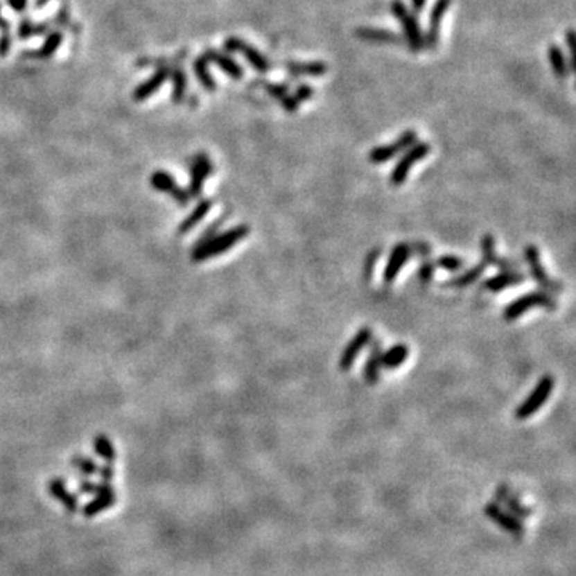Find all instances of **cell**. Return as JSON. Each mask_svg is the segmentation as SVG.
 Listing matches in <instances>:
<instances>
[{
	"instance_id": "46",
	"label": "cell",
	"mask_w": 576,
	"mask_h": 576,
	"mask_svg": "<svg viewBox=\"0 0 576 576\" xmlns=\"http://www.w3.org/2000/svg\"><path fill=\"white\" fill-rule=\"evenodd\" d=\"M46 2H49V0H35V7H44Z\"/></svg>"
},
{
	"instance_id": "7",
	"label": "cell",
	"mask_w": 576,
	"mask_h": 576,
	"mask_svg": "<svg viewBox=\"0 0 576 576\" xmlns=\"http://www.w3.org/2000/svg\"><path fill=\"white\" fill-rule=\"evenodd\" d=\"M417 141H418L417 132H414V130H407V132H403L401 137H399L396 141H392L391 144H381V146L370 149V152H368V160L375 165L386 164L389 162V160H392L394 157H397L399 154L405 152V150L410 146H413Z\"/></svg>"
},
{
	"instance_id": "16",
	"label": "cell",
	"mask_w": 576,
	"mask_h": 576,
	"mask_svg": "<svg viewBox=\"0 0 576 576\" xmlns=\"http://www.w3.org/2000/svg\"><path fill=\"white\" fill-rule=\"evenodd\" d=\"M480 250H482V263H485V266H495L498 269H503V271H518L521 269V264L514 259L501 258L496 255L495 252V237L491 234H485L482 237L480 242Z\"/></svg>"
},
{
	"instance_id": "3",
	"label": "cell",
	"mask_w": 576,
	"mask_h": 576,
	"mask_svg": "<svg viewBox=\"0 0 576 576\" xmlns=\"http://www.w3.org/2000/svg\"><path fill=\"white\" fill-rule=\"evenodd\" d=\"M391 13L397 21H401L403 29V39H405V42L410 49H412V51H414V53L421 51L424 49V34L417 17L408 12L407 5L403 3L402 0H392Z\"/></svg>"
},
{
	"instance_id": "10",
	"label": "cell",
	"mask_w": 576,
	"mask_h": 576,
	"mask_svg": "<svg viewBox=\"0 0 576 576\" xmlns=\"http://www.w3.org/2000/svg\"><path fill=\"white\" fill-rule=\"evenodd\" d=\"M149 184L152 186L155 191L164 192V194H168L173 197V200L178 202L181 207H186L189 204L191 197L188 194V191L180 188V186L176 184L173 175H170L168 171H164V170L154 171L149 178Z\"/></svg>"
},
{
	"instance_id": "15",
	"label": "cell",
	"mask_w": 576,
	"mask_h": 576,
	"mask_svg": "<svg viewBox=\"0 0 576 576\" xmlns=\"http://www.w3.org/2000/svg\"><path fill=\"white\" fill-rule=\"evenodd\" d=\"M410 256H412V247H410L408 243H399V245L392 248L386 268H384V271H383L384 283L391 285L394 280L397 279V276L401 274V271L407 264Z\"/></svg>"
},
{
	"instance_id": "34",
	"label": "cell",
	"mask_w": 576,
	"mask_h": 576,
	"mask_svg": "<svg viewBox=\"0 0 576 576\" xmlns=\"http://www.w3.org/2000/svg\"><path fill=\"white\" fill-rule=\"evenodd\" d=\"M72 466H74V468L85 477H90L93 474H96L98 469H100L96 466L95 461L87 458V456H77V458L72 460Z\"/></svg>"
},
{
	"instance_id": "11",
	"label": "cell",
	"mask_w": 576,
	"mask_h": 576,
	"mask_svg": "<svg viewBox=\"0 0 576 576\" xmlns=\"http://www.w3.org/2000/svg\"><path fill=\"white\" fill-rule=\"evenodd\" d=\"M372 340H373L372 329H368V326H363V329L357 330L354 338L347 342L346 347L341 352L340 370L341 372H349L352 368V365H354L357 356H359L360 352L365 349V346L370 344Z\"/></svg>"
},
{
	"instance_id": "5",
	"label": "cell",
	"mask_w": 576,
	"mask_h": 576,
	"mask_svg": "<svg viewBox=\"0 0 576 576\" xmlns=\"http://www.w3.org/2000/svg\"><path fill=\"white\" fill-rule=\"evenodd\" d=\"M429 152H430V146L424 141L421 143L417 141L413 146H410L405 150V154H402V157L399 159L396 167H394L391 171V178H389L391 184L399 188V186H402L403 183H405L410 171H412V168L414 167V164H418L419 160L426 159Z\"/></svg>"
},
{
	"instance_id": "38",
	"label": "cell",
	"mask_w": 576,
	"mask_h": 576,
	"mask_svg": "<svg viewBox=\"0 0 576 576\" xmlns=\"http://www.w3.org/2000/svg\"><path fill=\"white\" fill-rule=\"evenodd\" d=\"M434 271H435V264L434 261H423L421 266H419V280L424 283H428L430 279L434 276Z\"/></svg>"
},
{
	"instance_id": "35",
	"label": "cell",
	"mask_w": 576,
	"mask_h": 576,
	"mask_svg": "<svg viewBox=\"0 0 576 576\" xmlns=\"http://www.w3.org/2000/svg\"><path fill=\"white\" fill-rule=\"evenodd\" d=\"M46 30V24H34L30 23L29 19H23L21 23L18 26V35L19 39H28L30 35H35V34H44Z\"/></svg>"
},
{
	"instance_id": "36",
	"label": "cell",
	"mask_w": 576,
	"mask_h": 576,
	"mask_svg": "<svg viewBox=\"0 0 576 576\" xmlns=\"http://www.w3.org/2000/svg\"><path fill=\"white\" fill-rule=\"evenodd\" d=\"M186 93V76L183 71H175L173 74V101L180 103Z\"/></svg>"
},
{
	"instance_id": "42",
	"label": "cell",
	"mask_w": 576,
	"mask_h": 576,
	"mask_svg": "<svg viewBox=\"0 0 576 576\" xmlns=\"http://www.w3.org/2000/svg\"><path fill=\"white\" fill-rule=\"evenodd\" d=\"M8 7L15 10V12L18 13H23L26 7H28V0H7Z\"/></svg>"
},
{
	"instance_id": "2",
	"label": "cell",
	"mask_w": 576,
	"mask_h": 576,
	"mask_svg": "<svg viewBox=\"0 0 576 576\" xmlns=\"http://www.w3.org/2000/svg\"><path fill=\"white\" fill-rule=\"evenodd\" d=\"M533 308L555 311L557 309V299L554 298V295L544 292V290H533V292H528L525 295H522V297L511 301V303L506 306L503 315H505V319L507 322H514L518 317H522L523 314L532 311Z\"/></svg>"
},
{
	"instance_id": "32",
	"label": "cell",
	"mask_w": 576,
	"mask_h": 576,
	"mask_svg": "<svg viewBox=\"0 0 576 576\" xmlns=\"http://www.w3.org/2000/svg\"><path fill=\"white\" fill-rule=\"evenodd\" d=\"M434 264L440 269H444V271H450V272H458L461 271L466 266V261L463 258L456 256V255H442L435 259Z\"/></svg>"
},
{
	"instance_id": "45",
	"label": "cell",
	"mask_w": 576,
	"mask_h": 576,
	"mask_svg": "<svg viewBox=\"0 0 576 576\" xmlns=\"http://www.w3.org/2000/svg\"><path fill=\"white\" fill-rule=\"evenodd\" d=\"M428 0H412V7L414 13H421L424 8H426Z\"/></svg>"
},
{
	"instance_id": "6",
	"label": "cell",
	"mask_w": 576,
	"mask_h": 576,
	"mask_svg": "<svg viewBox=\"0 0 576 576\" xmlns=\"http://www.w3.org/2000/svg\"><path fill=\"white\" fill-rule=\"evenodd\" d=\"M523 256H525V261L528 264V268H530V276L533 277L534 282H536L539 287H541L544 292L548 293H560L564 290V285L559 282V280L552 279L549 274L546 272V269H544L543 263H541V253H539V248L536 245H530L525 247V250H523Z\"/></svg>"
},
{
	"instance_id": "13",
	"label": "cell",
	"mask_w": 576,
	"mask_h": 576,
	"mask_svg": "<svg viewBox=\"0 0 576 576\" xmlns=\"http://www.w3.org/2000/svg\"><path fill=\"white\" fill-rule=\"evenodd\" d=\"M451 5V0H435L433 5V10L429 13V26L426 34H424V46L429 50L437 49L439 39H440V24L445 13L448 12Z\"/></svg>"
},
{
	"instance_id": "33",
	"label": "cell",
	"mask_w": 576,
	"mask_h": 576,
	"mask_svg": "<svg viewBox=\"0 0 576 576\" xmlns=\"http://www.w3.org/2000/svg\"><path fill=\"white\" fill-rule=\"evenodd\" d=\"M12 49V35H10V24L7 19L0 17V58H5Z\"/></svg>"
},
{
	"instance_id": "1",
	"label": "cell",
	"mask_w": 576,
	"mask_h": 576,
	"mask_svg": "<svg viewBox=\"0 0 576 576\" xmlns=\"http://www.w3.org/2000/svg\"><path fill=\"white\" fill-rule=\"evenodd\" d=\"M248 234H250V227L247 225H237L234 227H231V229L221 232V234L213 236L207 242L200 243V245H195L191 256L192 261L200 263L215 258L218 255H222V253L234 248L238 242L248 237Z\"/></svg>"
},
{
	"instance_id": "12",
	"label": "cell",
	"mask_w": 576,
	"mask_h": 576,
	"mask_svg": "<svg viewBox=\"0 0 576 576\" xmlns=\"http://www.w3.org/2000/svg\"><path fill=\"white\" fill-rule=\"evenodd\" d=\"M213 171V164L209 155L205 152H199L192 160L191 164V180H189V188L188 194L189 197H199L202 189H204L205 181L209 180V176Z\"/></svg>"
},
{
	"instance_id": "8",
	"label": "cell",
	"mask_w": 576,
	"mask_h": 576,
	"mask_svg": "<svg viewBox=\"0 0 576 576\" xmlns=\"http://www.w3.org/2000/svg\"><path fill=\"white\" fill-rule=\"evenodd\" d=\"M225 50L231 51V53L242 55L243 58L247 60V63L250 64L255 71L261 72V74L271 71V63H269V60L266 58V56H264L258 49H255V46L243 42L241 37H236V35L227 37L225 40Z\"/></svg>"
},
{
	"instance_id": "23",
	"label": "cell",
	"mask_w": 576,
	"mask_h": 576,
	"mask_svg": "<svg viewBox=\"0 0 576 576\" xmlns=\"http://www.w3.org/2000/svg\"><path fill=\"white\" fill-rule=\"evenodd\" d=\"M283 67L292 76L320 77L329 72V64L325 61H287Z\"/></svg>"
},
{
	"instance_id": "4",
	"label": "cell",
	"mask_w": 576,
	"mask_h": 576,
	"mask_svg": "<svg viewBox=\"0 0 576 576\" xmlns=\"http://www.w3.org/2000/svg\"><path fill=\"white\" fill-rule=\"evenodd\" d=\"M554 391V378L551 375H544L541 380L536 383L533 391L530 392L525 401H523L521 405L516 410V418L521 419H528L532 418L534 413H538L539 410L543 408L544 403L548 402V399L551 397Z\"/></svg>"
},
{
	"instance_id": "40",
	"label": "cell",
	"mask_w": 576,
	"mask_h": 576,
	"mask_svg": "<svg viewBox=\"0 0 576 576\" xmlns=\"http://www.w3.org/2000/svg\"><path fill=\"white\" fill-rule=\"evenodd\" d=\"M266 91L271 95L272 98H276V100H282L285 95H288V88L287 85H280V84H269L266 85Z\"/></svg>"
},
{
	"instance_id": "22",
	"label": "cell",
	"mask_w": 576,
	"mask_h": 576,
	"mask_svg": "<svg viewBox=\"0 0 576 576\" xmlns=\"http://www.w3.org/2000/svg\"><path fill=\"white\" fill-rule=\"evenodd\" d=\"M168 71L167 69H159L154 72L152 76L149 77L148 80H144L143 84H139L133 91V100L134 101H144L148 100L149 96H152L154 93L159 91V88L162 87L168 79Z\"/></svg>"
},
{
	"instance_id": "19",
	"label": "cell",
	"mask_w": 576,
	"mask_h": 576,
	"mask_svg": "<svg viewBox=\"0 0 576 576\" xmlns=\"http://www.w3.org/2000/svg\"><path fill=\"white\" fill-rule=\"evenodd\" d=\"M95 500H91L88 505L84 507V516L85 517H95L98 514H101L103 511L109 509V507H112L116 505L117 501V493L114 491V489L109 484H106L103 489L95 493Z\"/></svg>"
},
{
	"instance_id": "39",
	"label": "cell",
	"mask_w": 576,
	"mask_h": 576,
	"mask_svg": "<svg viewBox=\"0 0 576 576\" xmlns=\"http://www.w3.org/2000/svg\"><path fill=\"white\" fill-rule=\"evenodd\" d=\"M106 484H109V482H101V484H95V482H90V480H82L80 487H79V491L85 493V495H95V493L100 491Z\"/></svg>"
},
{
	"instance_id": "31",
	"label": "cell",
	"mask_w": 576,
	"mask_h": 576,
	"mask_svg": "<svg viewBox=\"0 0 576 576\" xmlns=\"http://www.w3.org/2000/svg\"><path fill=\"white\" fill-rule=\"evenodd\" d=\"M93 448H95L96 455L100 456L106 461L107 464H111L116 461L117 458V453H116V448H114V445L111 440H109L105 434H98L95 440H93Z\"/></svg>"
},
{
	"instance_id": "27",
	"label": "cell",
	"mask_w": 576,
	"mask_h": 576,
	"mask_svg": "<svg viewBox=\"0 0 576 576\" xmlns=\"http://www.w3.org/2000/svg\"><path fill=\"white\" fill-rule=\"evenodd\" d=\"M548 60L551 63L554 74L559 79H567L570 72H572V67H570V61H567V56H565L564 50L559 45L552 44L548 46Z\"/></svg>"
},
{
	"instance_id": "26",
	"label": "cell",
	"mask_w": 576,
	"mask_h": 576,
	"mask_svg": "<svg viewBox=\"0 0 576 576\" xmlns=\"http://www.w3.org/2000/svg\"><path fill=\"white\" fill-rule=\"evenodd\" d=\"M211 207H213V202H211L210 199H202L199 204L195 205V209L192 210L191 213L184 218V221L178 227L180 234H188V232L194 229V227L210 213Z\"/></svg>"
},
{
	"instance_id": "43",
	"label": "cell",
	"mask_w": 576,
	"mask_h": 576,
	"mask_svg": "<svg viewBox=\"0 0 576 576\" xmlns=\"http://www.w3.org/2000/svg\"><path fill=\"white\" fill-rule=\"evenodd\" d=\"M98 471H100V475H101L103 482H111V479L114 477V469H112L111 464L103 466V468H100Z\"/></svg>"
},
{
	"instance_id": "30",
	"label": "cell",
	"mask_w": 576,
	"mask_h": 576,
	"mask_svg": "<svg viewBox=\"0 0 576 576\" xmlns=\"http://www.w3.org/2000/svg\"><path fill=\"white\" fill-rule=\"evenodd\" d=\"M61 44H63V34L58 33V30H55V33L46 35L44 45L40 46L39 50H35V53H33V56L40 60L51 58V56L56 53V50L60 49Z\"/></svg>"
},
{
	"instance_id": "17",
	"label": "cell",
	"mask_w": 576,
	"mask_h": 576,
	"mask_svg": "<svg viewBox=\"0 0 576 576\" xmlns=\"http://www.w3.org/2000/svg\"><path fill=\"white\" fill-rule=\"evenodd\" d=\"M204 56L207 58V61H209V63H213L215 66L220 67V69L225 72L226 76H229L232 80H241L243 77V67L238 64L231 55L210 49V50L205 51Z\"/></svg>"
},
{
	"instance_id": "28",
	"label": "cell",
	"mask_w": 576,
	"mask_h": 576,
	"mask_svg": "<svg viewBox=\"0 0 576 576\" xmlns=\"http://www.w3.org/2000/svg\"><path fill=\"white\" fill-rule=\"evenodd\" d=\"M485 269H487L485 263L480 261L479 264H475V266L469 268L468 271L461 272L460 276L447 280V282L444 283V287H448V288H466V287H469V285L477 282V279H479L482 274H484Z\"/></svg>"
},
{
	"instance_id": "9",
	"label": "cell",
	"mask_w": 576,
	"mask_h": 576,
	"mask_svg": "<svg viewBox=\"0 0 576 576\" xmlns=\"http://www.w3.org/2000/svg\"><path fill=\"white\" fill-rule=\"evenodd\" d=\"M484 514L490 518L493 523H496L498 527H501L503 530L512 534L514 538L521 539L525 534V527L518 522L517 517H514L512 514L506 512L500 505L496 503H489V505L484 506Z\"/></svg>"
},
{
	"instance_id": "24",
	"label": "cell",
	"mask_w": 576,
	"mask_h": 576,
	"mask_svg": "<svg viewBox=\"0 0 576 576\" xmlns=\"http://www.w3.org/2000/svg\"><path fill=\"white\" fill-rule=\"evenodd\" d=\"M408 356V346L403 344V342H397V344H392L381 354V367L386 368V370H396V368L402 367L405 363Z\"/></svg>"
},
{
	"instance_id": "37",
	"label": "cell",
	"mask_w": 576,
	"mask_h": 576,
	"mask_svg": "<svg viewBox=\"0 0 576 576\" xmlns=\"http://www.w3.org/2000/svg\"><path fill=\"white\" fill-rule=\"evenodd\" d=\"M293 96L297 98V101L299 103H303V101H309L311 98L314 96V87L313 85H309V84H301L297 90H295V93H293Z\"/></svg>"
},
{
	"instance_id": "21",
	"label": "cell",
	"mask_w": 576,
	"mask_h": 576,
	"mask_svg": "<svg viewBox=\"0 0 576 576\" xmlns=\"http://www.w3.org/2000/svg\"><path fill=\"white\" fill-rule=\"evenodd\" d=\"M356 35L363 42H372V44H386V45H397L402 44L403 40L401 35L389 29H380V28H359L356 30Z\"/></svg>"
},
{
	"instance_id": "14",
	"label": "cell",
	"mask_w": 576,
	"mask_h": 576,
	"mask_svg": "<svg viewBox=\"0 0 576 576\" xmlns=\"http://www.w3.org/2000/svg\"><path fill=\"white\" fill-rule=\"evenodd\" d=\"M495 501L496 505H503L506 507L507 511H509L514 517H521V518H528L533 514V511L530 507H527L525 505H522L521 498L517 496V493L509 489V485L506 484H501L496 487L495 490Z\"/></svg>"
},
{
	"instance_id": "18",
	"label": "cell",
	"mask_w": 576,
	"mask_h": 576,
	"mask_svg": "<svg viewBox=\"0 0 576 576\" xmlns=\"http://www.w3.org/2000/svg\"><path fill=\"white\" fill-rule=\"evenodd\" d=\"M525 280L527 276L521 271H501L500 274H496V276L487 279L484 282V288L489 290L491 293H496L505 288L522 285Z\"/></svg>"
},
{
	"instance_id": "41",
	"label": "cell",
	"mask_w": 576,
	"mask_h": 576,
	"mask_svg": "<svg viewBox=\"0 0 576 576\" xmlns=\"http://www.w3.org/2000/svg\"><path fill=\"white\" fill-rule=\"evenodd\" d=\"M279 103L287 112H297L299 107V103L297 101V98H295L293 95H285L282 100H279Z\"/></svg>"
},
{
	"instance_id": "44",
	"label": "cell",
	"mask_w": 576,
	"mask_h": 576,
	"mask_svg": "<svg viewBox=\"0 0 576 576\" xmlns=\"http://www.w3.org/2000/svg\"><path fill=\"white\" fill-rule=\"evenodd\" d=\"M565 39H567V45H568L570 55H572V61L575 63V60H573V55H575V30L573 29H568L567 30V35H565Z\"/></svg>"
},
{
	"instance_id": "20",
	"label": "cell",
	"mask_w": 576,
	"mask_h": 576,
	"mask_svg": "<svg viewBox=\"0 0 576 576\" xmlns=\"http://www.w3.org/2000/svg\"><path fill=\"white\" fill-rule=\"evenodd\" d=\"M370 351H368V357L365 362V367H363V378L368 384H376L378 378H380V370H381V341L380 340H372Z\"/></svg>"
},
{
	"instance_id": "25",
	"label": "cell",
	"mask_w": 576,
	"mask_h": 576,
	"mask_svg": "<svg viewBox=\"0 0 576 576\" xmlns=\"http://www.w3.org/2000/svg\"><path fill=\"white\" fill-rule=\"evenodd\" d=\"M49 493L60 505L64 506V509L69 512H74L77 509V498L67 490L66 482L63 479H53L49 482Z\"/></svg>"
},
{
	"instance_id": "29",
	"label": "cell",
	"mask_w": 576,
	"mask_h": 576,
	"mask_svg": "<svg viewBox=\"0 0 576 576\" xmlns=\"http://www.w3.org/2000/svg\"><path fill=\"white\" fill-rule=\"evenodd\" d=\"M194 74L197 77V80L200 82V85L205 88L209 93H213L216 90V82L213 77H211V72L209 69V61L204 55L199 56L194 61Z\"/></svg>"
}]
</instances>
